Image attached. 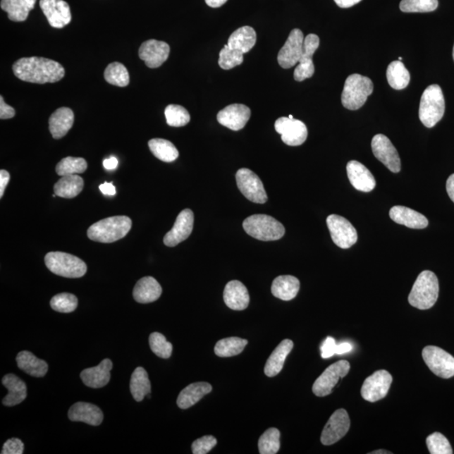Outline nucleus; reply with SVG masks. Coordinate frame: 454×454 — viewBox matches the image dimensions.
Instances as JSON below:
<instances>
[{
  "label": "nucleus",
  "mask_w": 454,
  "mask_h": 454,
  "mask_svg": "<svg viewBox=\"0 0 454 454\" xmlns=\"http://www.w3.org/2000/svg\"><path fill=\"white\" fill-rule=\"evenodd\" d=\"M13 71L19 80L39 85L59 82L65 75L64 68L59 63L38 56L16 61Z\"/></svg>",
  "instance_id": "obj_1"
},
{
  "label": "nucleus",
  "mask_w": 454,
  "mask_h": 454,
  "mask_svg": "<svg viewBox=\"0 0 454 454\" xmlns=\"http://www.w3.org/2000/svg\"><path fill=\"white\" fill-rule=\"evenodd\" d=\"M133 221L125 216L106 218L92 225L87 234L92 241L111 243L124 238L132 229Z\"/></svg>",
  "instance_id": "obj_2"
},
{
  "label": "nucleus",
  "mask_w": 454,
  "mask_h": 454,
  "mask_svg": "<svg viewBox=\"0 0 454 454\" xmlns=\"http://www.w3.org/2000/svg\"><path fill=\"white\" fill-rule=\"evenodd\" d=\"M439 283L434 272L426 271L419 274L408 297L409 303L419 309H429L434 307L438 298Z\"/></svg>",
  "instance_id": "obj_3"
},
{
  "label": "nucleus",
  "mask_w": 454,
  "mask_h": 454,
  "mask_svg": "<svg viewBox=\"0 0 454 454\" xmlns=\"http://www.w3.org/2000/svg\"><path fill=\"white\" fill-rule=\"evenodd\" d=\"M445 112V100L442 89L438 85H432L423 92L419 118L427 128H434L442 120Z\"/></svg>",
  "instance_id": "obj_4"
},
{
  "label": "nucleus",
  "mask_w": 454,
  "mask_h": 454,
  "mask_svg": "<svg viewBox=\"0 0 454 454\" xmlns=\"http://www.w3.org/2000/svg\"><path fill=\"white\" fill-rule=\"evenodd\" d=\"M373 91L374 84L369 78L360 74H352L345 81L342 94L343 106L348 110H359L364 106Z\"/></svg>",
  "instance_id": "obj_5"
},
{
  "label": "nucleus",
  "mask_w": 454,
  "mask_h": 454,
  "mask_svg": "<svg viewBox=\"0 0 454 454\" xmlns=\"http://www.w3.org/2000/svg\"><path fill=\"white\" fill-rule=\"evenodd\" d=\"M247 234L260 241H277L286 233L285 226L274 217L267 215H253L243 221Z\"/></svg>",
  "instance_id": "obj_6"
},
{
  "label": "nucleus",
  "mask_w": 454,
  "mask_h": 454,
  "mask_svg": "<svg viewBox=\"0 0 454 454\" xmlns=\"http://www.w3.org/2000/svg\"><path fill=\"white\" fill-rule=\"evenodd\" d=\"M45 264L51 273L64 278H81L87 273L85 262L66 252H48L45 257Z\"/></svg>",
  "instance_id": "obj_7"
},
{
  "label": "nucleus",
  "mask_w": 454,
  "mask_h": 454,
  "mask_svg": "<svg viewBox=\"0 0 454 454\" xmlns=\"http://www.w3.org/2000/svg\"><path fill=\"white\" fill-rule=\"evenodd\" d=\"M425 363L436 376L449 379L454 376V357L435 346H427L422 350Z\"/></svg>",
  "instance_id": "obj_8"
},
{
  "label": "nucleus",
  "mask_w": 454,
  "mask_h": 454,
  "mask_svg": "<svg viewBox=\"0 0 454 454\" xmlns=\"http://www.w3.org/2000/svg\"><path fill=\"white\" fill-rule=\"evenodd\" d=\"M235 180H237L239 190L248 200L257 204L267 202L268 196L264 190L263 182L250 169H239L235 174Z\"/></svg>",
  "instance_id": "obj_9"
},
{
  "label": "nucleus",
  "mask_w": 454,
  "mask_h": 454,
  "mask_svg": "<svg viewBox=\"0 0 454 454\" xmlns=\"http://www.w3.org/2000/svg\"><path fill=\"white\" fill-rule=\"evenodd\" d=\"M350 370V364L346 360H340L331 364L322 373L312 387L314 394L324 397L333 392L340 379H343Z\"/></svg>",
  "instance_id": "obj_10"
},
{
  "label": "nucleus",
  "mask_w": 454,
  "mask_h": 454,
  "mask_svg": "<svg viewBox=\"0 0 454 454\" xmlns=\"http://www.w3.org/2000/svg\"><path fill=\"white\" fill-rule=\"evenodd\" d=\"M326 224L336 245L343 250H348L357 243V233L355 227L346 218L331 215L327 217Z\"/></svg>",
  "instance_id": "obj_11"
},
{
  "label": "nucleus",
  "mask_w": 454,
  "mask_h": 454,
  "mask_svg": "<svg viewBox=\"0 0 454 454\" xmlns=\"http://www.w3.org/2000/svg\"><path fill=\"white\" fill-rule=\"evenodd\" d=\"M274 128L281 135L282 141L288 146L302 145L308 137L307 125L301 121L290 119L289 117L278 118L275 121Z\"/></svg>",
  "instance_id": "obj_12"
},
{
  "label": "nucleus",
  "mask_w": 454,
  "mask_h": 454,
  "mask_svg": "<svg viewBox=\"0 0 454 454\" xmlns=\"http://www.w3.org/2000/svg\"><path fill=\"white\" fill-rule=\"evenodd\" d=\"M393 379L386 370H379L367 378L361 388L363 398L369 403H376L387 395Z\"/></svg>",
  "instance_id": "obj_13"
},
{
  "label": "nucleus",
  "mask_w": 454,
  "mask_h": 454,
  "mask_svg": "<svg viewBox=\"0 0 454 454\" xmlns=\"http://www.w3.org/2000/svg\"><path fill=\"white\" fill-rule=\"evenodd\" d=\"M371 147L375 158L381 161L388 169L395 173L400 171L401 163L398 152L385 135L378 134L374 136Z\"/></svg>",
  "instance_id": "obj_14"
},
{
  "label": "nucleus",
  "mask_w": 454,
  "mask_h": 454,
  "mask_svg": "<svg viewBox=\"0 0 454 454\" xmlns=\"http://www.w3.org/2000/svg\"><path fill=\"white\" fill-rule=\"evenodd\" d=\"M350 429V419L344 409H339L331 415L322 431L321 442L330 446L342 439Z\"/></svg>",
  "instance_id": "obj_15"
},
{
  "label": "nucleus",
  "mask_w": 454,
  "mask_h": 454,
  "mask_svg": "<svg viewBox=\"0 0 454 454\" xmlns=\"http://www.w3.org/2000/svg\"><path fill=\"white\" fill-rule=\"evenodd\" d=\"M304 35L299 29L291 30L286 44L278 55V63L283 68H290L299 63L303 54Z\"/></svg>",
  "instance_id": "obj_16"
},
{
  "label": "nucleus",
  "mask_w": 454,
  "mask_h": 454,
  "mask_svg": "<svg viewBox=\"0 0 454 454\" xmlns=\"http://www.w3.org/2000/svg\"><path fill=\"white\" fill-rule=\"evenodd\" d=\"M320 45V39L315 34H309L305 37L303 54L301 56L298 66L295 69L294 78L296 81L302 82L312 78L315 73L313 63V55Z\"/></svg>",
  "instance_id": "obj_17"
},
{
  "label": "nucleus",
  "mask_w": 454,
  "mask_h": 454,
  "mask_svg": "<svg viewBox=\"0 0 454 454\" xmlns=\"http://www.w3.org/2000/svg\"><path fill=\"white\" fill-rule=\"evenodd\" d=\"M40 7L51 27L62 29L71 23V10L64 0H40Z\"/></svg>",
  "instance_id": "obj_18"
},
{
  "label": "nucleus",
  "mask_w": 454,
  "mask_h": 454,
  "mask_svg": "<svg viewBox=\"0 0 454 454\" xmlns=\"http://www.w3.org/2000/svg\"><path fill=\"white\" fill-rule=\"evenodd\" d=\"M194 213L190 209H183L177 217L171 231L165 235L166 246L173 247L190 237L194 228Z\"/></svg>",
  "instance_id": "obj_19"
},
{
  "label": "nucleus",
  "mask_w": 454,
  "mask_h": 454,
  "mask_svg": "<svg viewBox=\"0 0 454 454\" xmlns=\"http://www.w3.org/2000/svg\"><path fill=\"white\" fill-rule=\"evenodd\" d=\"M250 117V108L242 104H233L218 113L217 121L221 125L237 132L244 128Z\"/></svg>",
  "instance_id": "obj_20"
},
{
  "label": "nucleus",
  "mask_w": 454,
  "mask_h": 454,
  "mask_svg": "<svg viewBox=\"0 0 454 454\" xmlns=\"http://www.w3.org/2000/svg\"><path fill=\"white\" fill-rule=\"evenodd\" d=\"M170 47L167 43L157 40L143 42L139 49V56L150 68H159L168 60Z\"/></svg>",
  "instance_id": "obj_21"
},
{
  "label": "nucleus",
  "mask_w": 454,
  "mask_h": 454,
  "mask_svg": "<svg viewBox=\"0 0 454 454\" xmlns=\"http://www.w3.org/2000/svg\"><path fill=\"white\" fill-rule=\"evenodd\" d=\"M347 172L349 181L357 190L368 193L376 186V180L373 174L360 161L355 160L349 161L347 165Z\"/></svg>",
  "instance_id": "obj_22"
},
{
  "label": "nucleus",
  "mask_w": 454,
  "mask_h": 454,
  "mask_svg": "<svg viewBox=\"0 0 454 454\" xmlns=\"http://www.w3.org/2000/svg\"><path fill=\"white\" fill-rule=\"evenodd\" d=\"M112 368V361L109 359L104 360L98 366L82 370L80 374L82 381L90 388L104 387L111 381Z\"/></svg>",
  "instance_id": "obj_23"
},
{
  "label": "nucleus",
  "mask_w": 454,
  "mask_h": 454,
  "mask_svg": "<svg viewBox=\"0 0 454 454\" xmlns=\"http://www.w3.org/2000/svg\"><path fill=\"white\" fill-rule=\"evenodd\" d=\"M68 418L72 422H80L91 426H99L103 422L104 414L97 405L78 403L73 405L69 409Z\"/></svg>",
  "instance_id": "obj_24"
},
{
  "label": "nucleus",
  "mask_w": 454,
  "mask_h": 454,
  "mask_svg": "<svg viewBox=\"0 0 454 454\" xmlns=\"http://www.w3.org/2000/svg\"><path fill=\"white\" fill-rule=\"evenodd\" d=\"M223 298L227 307L234 311H243L247 309L250 301L247 287L238 281H233L227 283Z\"/></svg>",
  "instance_id": "obj_25"
},
{
  "label": "nucleus",
  "mask_w": 454,
  "mask_h": 454,
  "mask_svg": "<svg viewBox=\"0 0 454 454\" xmlns=\"http://www.w3.org/2000/svg\"><path fill=\"white\" fill-rule=\"evenodd\" d=\"M390 217L395 223L412 229H424L429 226V220L422 214L401 205H396L391 208Z\"/></svg>",
  "instance_id": "obj_26"
},
{
  "label": "nucleus",
  "mask_w": 454,
  "mask_h": 454,
  "mask_svg": "<svg viewBox=\"0 0 454 454\" xmlns=\"http://www.w3.org/2000/svg\"><path fill=\"white\" fill-rule=\"evenodd\" d=\"M3 386L8 390V395L4 397L3 404L6 407H15L25 400L27 396V388L25 383L16 375L8 374L2 379Z\"/></svg>",
  "instance_id": "obj_27"
},
{
  "label": "nucleus",
  "mask_w": 454,
  "mask_h": 454,
  "mask_svg": "<svg viewBox=\"0 0 454 454\" xmlns=\"http://www.w3.org/2000/svg\"><path fill=\"white\" fill-rule=\"evenodd\" d=\"M161 292L159 283L154 277H144L135 286L133 297L138 303H152L160 298Z\"/></svg>",
  "instance_id": "obj_28"
},
{
  "label": "nucleus",
  "mask_w": 454,
  "mask_h": 454,
  "mask_svg": "<svg viewBox=\"0 0 454 454\" xmlns=\"http://www.w3.org/2000/svg\"><path fill=\"white\" fill-rule=\"evenodd\" d=\"M74 114L71 109L62 107L58 109L49 119V130L52 137L61 139L66 136L73 128Z\"/></svg>",
  "instance_id": "obj_29"
},
{
  "label": "nucleus",
  "mask_w": 454,
  "mask_h": 454,
  "mask_svg": "<svg viewBox=\"0 0 454 454\" xmlns=\"http://www.w3.org/2000/svg\"><path fill=\"white\" fill-rule=\"evenodd\" d=\"M212 391V386L207 382L190 384L180 392L177 400L178 407L182 410L189 409L199 403L204 395Z\"/></svg>",
  "instance_id": "obj_30"
},
{
  "label": "nucleus",
  "mask_w": 454,
  "mask_h": 454,
  "mask_svg": "<svg viewBox=\"0 0 454 454\" xmlns=\"http://www.w3.org/2000/svg\"><path fill=\"white\" fill-rule=\"evenodd\" d=\"M294 348V343L290 339L282 340L274 349L264 367V374L268 377H274L281 372L288 355Z\"/></svg>",
  "instance_id": "obj_31"
},
{
  "label": "nucleus",
  "mask_w": 454,
  "mask_h": 454,
  "mask_svg": "<svg viewBox=\"0 0 454 454\" xmlns=\"http://www.w3.org/2000/svg\"><path fill=\"white\" fill-rule=\"evenodd\" d=\"M299 279L291 275H282L274 279L271 291L278 299L289 301L295 298L300 290Z\"/></svg>",
  "instance_id": "obj_32"
},
{
  "label": "nucleus",
  "mask_w": 454,
  "mask_h": 454,
  "mask_svg": "<svg viewBox=\"0 0 454 454\" xmlns=\"http://www.w3.org/2000/svg\"><path fill=\"white\" fill-rule=\"evenodd\" d=\"M257 42L255 30L251 26H243L231 35L227 46L231 49L242 51L243 54L250 51Z\"/></svg>",
  "instance_id": "obj_33"
},
{
  "label": "nucleus",
  "mask_w": 454,
  "mask_h": 454,
  "mask_svg": "<svg viewBox=\"0 0 454 454\" xmlns=\"http://www.w3.org/2000/svg\"><path fill=\"white\" fill-rule=\"evenodd\" d=\"M17 365L25 373L33 377H44L48 371V364L44 360H39L28 351L19 352L16 357Z\"/></svg>",
  "instance_id": "obj_34"
},
{
  "label": "nucleus",
  "mask_w": 454,
  "mask_h": 454,
  "mask_svg": "<svg viewBox=\"0 0 454 454\" xmlns=\"http://www.w3.org/2000/svg\"><path fill=\"white\" fill-rule=\"evenodd\" d=\"M37 0H1L0 6L7 12L8 18L16 23H23L32 11Z\"/></svg>",
  "instance_id": "obj_35"
},
{
  "label": "nucleus",
  "mask_w": 454,
  "mask_h": 454,
  "mask_svg": "<svg viewBox=\"0 0 454 454\" xmlns=\"http://www.w3.org/2000/svg\"><path fill=\"white\" fill-rule=\"evenodd\" d=\"M84 180L78 174L63 176L55 183L54 193L65 199L75 198L84 189Z\"/></svg>",
  "instance_id": "obj_36"
},
{
  "label": "nucleus",
  "mask_w": 454,
  "mask_h": 454,
  "mask_svg": "<svg viewBox=\"0 0 454 454\" xmlns=\"http://www.w3.org/2000/svg\"><path fill=\"white\" fill-rule=\"evenodd\" d=\"M130 388L133 398L137 403H141L147 395L150 394L151 382L145 369L138 367L134 370L130 378Z\"/></svg>",
  "instance_id": "obj_37"
},
{
  "label": "nucleus",
  "mask_w": 454,
  "mask_h": 454,
  "mask_svg": "<svg viewBox=\"0 0 454 454\" xmlns=\"http://www.w3.org/2000/svg\"><path fill=\"white\" fill-rule=\"evenodd\" d=\"M148 147L150 148L152 154H154L157 159L165 161V163H172L176 161L180 152H178L176 146L168 140L154 138L150 140L148 142Z\"/></svg>",
  "instance_id": "obj_38"
},
{
  "label": "nucleus",
  "mask_w": 454,
  "mask_h": 454,
  "mask_svg": "<svg viewBox=\"0 0 454 454\" xmlns=\"http://www.w3.org/2000/svg\"><path fill=\"white\" fill-rule=\"evenodd\" d=\"M386 76L388 85L396 90L407 88L410 80L408 70L400 61H395L388 65Z\"/></svg>",
  "instance_id": "obj_39"
},
{
  "label": "nucleus",
  "mask_w": 454,
  "mask_h": 454,
  "mask_svg": "<svg viewBox=\"0 0 454 454\" xmlns=\"http://www.w3.org/2000/svg\"><path fill=\"white\" fill-rule=\"evenodd\" d=\"M247 343V340L240 338L221 339L216 344L215 353L221 357L237 356L243 352Z\"/></svg>",
  "instance_id": "obj_40"
},
{
  "label": "nucleus",
  "mask_w": 454,
  "mask_h": 454,
  "mask_svg": "<svg viewBox=\"0 0 454 454\" xmlns=\"http://www.w3.org/2000/svg\"><path fill=\"white\" fill-rule=\"evenodd\" d=\"M104 75L106 82L112 85L125 87L130 82L128 70L121 63L109 64Z\"/></svg>",
  "instance_id": "obj_41"
},
{
  "label": "nucleus",
  "mask_w": 454,
  "mask_h": 454,
  "mask_svg": "<svg viewBox=\"0 0 454 454\" xmlns=\"http://www.w3.org/2000/svg\"><path fill=\"white\" fill-rule=\"evenodd\" d=\"M88 164L85 159L68 157L59 161L56 167V172L59 176H73V174L85 173Z\"/></svg>",
  "instance_id": "obj_42"
},
{
  "label": "nucleus",
  "mask_w": 454,
  "mask_h": 454,
  "mask_svg": "<svg viewBox=\"0 0 454 454\" xmlns=\"http://www.w3.org/2000/svg\"><path fill=\"white\" fill-rule=\"evenodd\" d=\"M281 448V431L277 429H269L264 432L259 440L261 454H275Z\"/></svg>",
  "instance_id": "obj_43"
},
{
  "label": "nucleus",
  "mask_w": 454,
  "mask_h": 454,
  "mask_svg": "<svg viewBox=\"0 0 454 454\" xmlns=\"http://www.w3.org/2000/svg\"><path fill=\"white\" fill-rule=\"evenodd\" d=\"M164 114L167 124L173 128H181L190 121V113L178 104H169L166 107Z\"/></svg>",
  "instance_id": "obj_44"
},
{
  "label": "nucleus",
  "mask_w": 454,
  "mask_h": 454,
  "mask_svg": "<svg viewBox=\"0 0 454 454\" xmlns=\"http://www.w3.org/2000/svg\"><path fill=\"white\" fill-rule=\"evenodd\" d=\"M438 0H401L400 11L405 13H429L436 10Z\"/></svg>",
  "instance_id": "obj_45"
},
{
  "label": "nucleus",
  "mask_w": 454,
  "mask_h": 454,
  "mask_svg": "<svg viewBox=\"0 0 454 454\" xmlns=\"http://www.w3.org/2000/svg\"><path fill=\"white\" fill-rule=\"evenodd\" d=\"M51 307L61 313H71L78 307V300L75 295L68 293L56 295L51 300Z\"/></svg>",
  "instance_id": "obj_46"
},
{
  "label": "nucleus",
  "mask_w": 454,
  "mask_h": 454,
  "mask_svg": "<svg viewBox=\"0 0 454 454\" xmlns=\"http://www.w3.org/2000/svg\"><path fill=\"white\" fill-rule=\"evenodd\" d=\"M149 344L152 351L161 359H169L173 352V345L168 342L163 334L154 333L150 335Z\"/></svg>",
  "instance_id": "obj_47"
},
{
  "label": "nucleus",
  "mask_w": 454,
  "mask_h": 454,
  "mask_svg": "<svg viewBox=\"0 0 454 454\" xmlns=\"http://www.w3.org/2000/svg\"><path fill=\"white\" fill-rule=\"evenodd\" d=\"M243 55L242 51L231 49L228 46L225 45L223 49L220 51L218 63L222 69L230 70L243 63Z\"/></svg>",
  "instance_id": "obj_48"
},
{
  "label": "nucleus",
  "mask_w": 454,
  "mask_h": 454,
  "mask_svg": "<svg viewBox=\"0 0 454 454\" xmlns=\"http://www.w3.org/2000/svg\"><path fill=\"white\" fill-rule=\"evenodd\" d=\"M427 445L431 454H452L453 449L448 440L440 432H434L427 438Z\"/></svg>",
  "instance_id": "obj_49"
},
{
  "label": "nucleus",
  "mask_w": 454,
  "mask_h": 454,
  "mask_svg": "<svg viewBox=\"0 0 454 454\" xmlns=\"http://www.w3.org/2000/svg\"><path fill=\"white\" fill-rule=\"evenodd\" d=\"M217 440L213 436H204L195 440L192 444V452L194 454H207L216 447Z\"/></svg>",
  "instance_id": "obj_50"
},
{
  "label": "nucleus",
  "mask_w": 454,
  "mask_h": 454,
  "mask_svg": "<svg viewBox=\"0 0 454 454\" xmlns=\"http://www.w3.org/2000/svg\"><path fill=\"white\" fill-rule=\"evenodd\" d=\"M24 443L19 438H11L4 444L2 454H23Z\"/></svg>",
  "instance_id": "obj_51"
},
{
  "label": "nucleus",
  "mask_w": 454,
  "mask_h": 454,
  "mask_svg": "<svg viewBox=\"0 0 454 454\" xmlns=\"http://www.w3.org/2000/svg\"><path fill=\"white\" fill-rule=\"evenodd\" d=\"M337 343L333 338L329 337L322 343L321 347L322 359H329L336 355Z\"/></svg>",
  "instance_id": "obj_52"
},
{
  "label": "nucleus",
  "mask_w": 454,
  "mask_h": 454,
  "mask_svg": "<svg viewBox=\"0 0 454 454\" xmlns=\"http://www.w3.org/2000/svg\"><path fill=\"white\" fill-rule=\"evenodd\" d=\"M16 116L15 109L4 102L3 96H0V119H11Z\"/></svg>",
  "instance_id": "obj_53"
},
{
  "label": "nucleus",
  "mask_w": 454,
  "mask_h": 454,
  "mask_svg": "<svg viewBox=\"0 0 454 454\" xmlns=\"http://www.w3.org/2000/svg\"><path fill=\"white\" fill-rule=\"evenodd\" d=\"M11 176L6 170L2 169L0 171V198H2L6 191L8 182H10Z\"/></svg>",
  "instance_id": "obj_54"
},
{
  "label": "nucleus",
  "mask_w": 454,
  "mask_h": 454,
  "mask_svg": "<svg viewBox=\"0 0 454 454\" xmlns=\"http://www.w3.org/2000/svg\"><path fill=\"white\" fill-rule=\"evenodd\" d=\"M99 190L102 192L104 195L113 196L116 194V187L114 186L113 183H104L99 185Z\"/></svg>",
  "instance_id": "obj_55"
},
{
  "label": "nucleus",
  "mask_w": 454,
  "mask_h": 454,
  "mask_svg": "<svg viewBox=\"0 0 454 454\" xmlns=\"http://www.w3.org/2000/svg\"><path fill=\"white\" fill-rule=\"evenodd\" d=\"M352 350V346L349 343H343L337 345V350H336V355H344L351 352Z\"/></svg>",
  "instance_id": "obj_56"
},
{
  "label": "nucleus",
  "mask_w": 454,
  "mask_h": 454,
  "mask_svg": "<svg viewBox=\"0 0 454 454\" xmlns=\"http://www.w3.org/2000/svg\"><path fill=\"white\" fill-rule=\"evenodd\" d=\"M446 189L449 198H450L452 202L454 203V173L448 178Z\"/></svg>",
  "instance_id": "obj_57"
},
{
  "label": "nucleus",
  "mask_w": 454,
  "mask_h": 454,
  "mask_svg": "<svg viewBox=\"0 0 454 454\" xmlns=\"http://www.w3.org/2000/svg\"><path fill=\"white\" fill-rule=\"evenodd\" d=\"M334 1L340 8H346L355 6V4H359L361 0H334Z\"/></svg>",
  "instance_id": "obj_58"
},
{
  "label": "nucleus",
  "mask_w": 454,
  "mask_h": 454,
  "mask_svg": "<svg viewBox=\"0 0 454 454\" xmlns=\"http://www.w3.org/2000/svg\"><path fill=\"white\" fill-rule=\"evenodd\" d=\"M118 164H119V161H118V159L115 157H111L110 159L104 160L103 163L104 168L107 170L116 169Z\"/></svg>",
  "instance_id": "obj_59"
},
{
  "label": "nucleus",
  "mask_w": 454,
  "mask_h": 454,
  "mask_svg": "<svg viewBox=\"0 0 454 454\" xmlns=\"http://www.w3.org/2000/svg\"><path fill=\"white\" fill-rule=\"evenodd\" d=\"M227 2V0H205L207 6L211 8H219Z\"/></svg>",
  "instance_id": "obj_60"
},
{
  "label": "nucleus",
  "mask_w": 454,
  "mask_h": 454,
  "mask_svg": "<svg viewBox=\"0 0 454 454\" xmlns=\"http://www.w3.org/2000/svg\"><path fill=\"white\" fill-rule=\"evenodd\" d=\"M391 453H392L391 452L382 450V449H381V450H376V451L370 453V454H391Z\"/></svg>",
  "instance_id": "obj_61"
},
{
  "label": "nucleus",
  "mask_w": 454,
  "mask_h": 454,
  "mask_svg": "<svg viewBox=\"0 0 454 454\" xmlns=\"http://www.w3.org/2000/svg\"><path fill=\"white\" fill-rule=\"evenodd\" d=\"M453 60H454V46H453Z\"/></svg>",
  "instance_id": "obj_62"
},
{
  "label": "nucleus",
  "mask_w": 454,
  "mask_h": 454,
  "mask_svg": "<svg viewBox=\"0 0 454 454\" xmlns=\"http://www.w3.org/2000/svg\"><path fill=\"white\" fill-rule=\"evenodd\" d=\"M290 119H294L293 116H289Z\"/></svg>",
  "instance_id": "obj_63"
},
{
  "label": "nucleus",
  "mask_w": 454,
  "mask_h": 454,
  "mask_svg": "<svg viewBox=\"0 0 454 454\" xmlns=\"http://www.w3.org/2000/svg\"><path fill=\"white\" fill-rule=\"evenodd\" d=\"M401 60H403V58H400H400H399L400 62H401Z\"/></svg>",
  "instance_id": "obj_64"
}]
</instances>
